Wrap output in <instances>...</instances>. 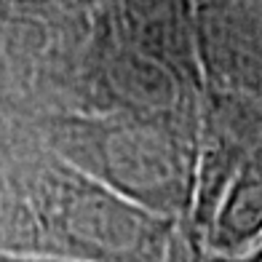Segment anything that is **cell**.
<instances>
[{"mask_svg":"<svg viewBox=\"0 0 262 262\" xmlns=\"http://www.w3.org/2000/svg\"><path fill=\"white\" fill-rule=\"evenodd\" d=\"M0 252L70 262H169L171 222L35 139L6 147Z\"/></svg>","mask_w":262,"mask_h":262,"instance_id":"cell-1","label":"cell"},{"mask_svg":"<svg viewBox=\"0 0 262 262\" xmlns=\"http://www.w3.org/2000/svg\"><path fill=\"white\" fill-rule=\"evenodd\" d=\"M30 137L54 156L150 211L187 195V145L174 118L134 113H43Z\"/></svg>","mask_w":262,"mask_h":262,"instance_id":"cell-2","label":"cell"},{"mask_svg":"<svg viewBox=\"0 0 262 262\" xmlns=\"http://www.w3.org/2000/svg\"><path fill=\"white\" fill-rule=\"evenodd\" d=\"M107 0H0V43L32 80L38 113Z\"/></svg>","mask_w":262,"mask_h":262,"instance_id":"cell-3","label":"cell"},{"mask_svg":"<svg viewBox=\"0 0 262 262\" xmlns=\"http://www.w3.org/2000/svg\"><path fill=\"white\" fill-rule=\"evenodd\" d=\"M38 118V102L30 75L0 43V147H8L30 137L32 121Z\"/></svg>","mask_w":262,"mask_h":262,"instance_id":"cell-4","label":"cell"},{"mask_svg":"<svg viewBox=\"0 0 262 262\" xmlns=\"http://www.w3.org/2000/svg\"><path fill=\"white\" fill-rule=\"evenodd\" d=\"M0 262H70V259H54V257H35V254H8V252H0Z\"/></svg>","mask_w":262,"mask_h":262,"instance_id":"cell-5","label":"cell"},{"mask_svg":"<svg viewBox=\"0 0 262 262\" xmlns=\"http://www.w3.org/2000/svg\"><path fill=\"white\" fill-rule=\"evenodd\" d=\"M0 150H3V147H0ZM3 177H6V158L0 161V187H3Z\"/></svg>","mask_w":262,"mask_h":262,"instance_id":"cell-6","label":"cell"}]
</instances>
